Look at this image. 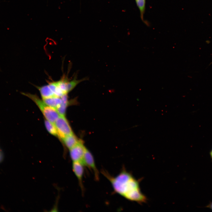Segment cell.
<instances>
[{"mask_svg":"<svg viewBox=\"0 0 212 212\" xmlns=\"http://www.w3.org/2000/svg\"><path fill=\"white\" fill-rule=\"evenodd\" d=\"M101 173L110 182L114 191L128 200L140 204L146 203V196L141 191L139 180L123 167L116 176L102 169Z\"/></svg>","mask_w":212,"mask_h":212,"instance_id":"6da1fadb","label":"cell"},{"mask_svg":"<svg viewBox=\"0 0 212 212\" xmlns=\"http://www.w3.org/2000/svg\"><path fill=\"white\" fill-rule=\"evenodd\" d=\"M22 94L32 100L37 105L46 120L54 123L60 115L57 111L47 105L36 95L22 92Z\"/></svg>","mask_w":212,"mask_h":212,"instance_id":"7a4b0ae2","label":"cell"},{"mask_svg":"<svg viewBox=\"0 0 212 212\" xmlns=\"http://www.w3.org/2000/svg\"><path fill=\"white\" fill-rule=\"evenodd\" d=\"M54 124L57 131L58 137L61 140L73 133L68 121L64 116L60 115Z\"/></svg>","mask_w":212,"mask_h":212,"instance_id":"3957f363","label":"cell"},{"mask_svg":"<svg viewBox=\"0 0 212 212\" xmlns=\"http://www.w3.org/2000/svg\"><path fill=\"white\" fill-rule=\"evenodd\" d=\"M82 163L93 173L94 178L97 181L100 179L99 171L96 166L94 158L91 152L86 148L84 155Z\"/></svg>","mask_w":212,"mask_h":212,"instance_id":"277c9868","label":"cell"},{"mask_svg":"<svg viewBox=\"0 0 212 212\" xmlns=\"http://www.w3.org/2000/svg\"><path fill=\"white\" fill-rule=\"evenodd\" d=\"M86 149L83 141L81 140H80L76 145L70 149V156L72 162H80L82 163V160Z\"/></svg>","mask_w":212,"mask_h":212,"instance_id":"5b68a950","label":"cell"},{"mask_svg":"<svg viewBox=\"0 0 212 212\" xmlns=\"http://www.w3.org/2000/svg\"><path fill=\"white\" fill-rule=\"evenodd\" d=\"M84 166L83 164L81 162H72V170L78 179L79 184L83 193L84 191V188L82 180Z\"/></svg>","mask_w":212,"mask_h":212,"instance_id":"8992f818","label":"cell"},{"mask_svg":"<svg viewBox=\"0 0 212 212\" xmlns=\"http://www.w3.org/2000/svg\"><path fill=\"white\" fill-rule=\"evenodd\" d=\"M42 99L47 105L56 110L60 106L62 101L61 97L56 96Z\"/></svg>","mask_w":212,"mask_h":212,"instance_id":"52a82bcc","label":"cell"},{"mask_svg":"<svg viewBox=\"0 0 212 212\" xmlns=\"http://www.w3.org/2000/svg\"><path fill=\"white\" fill-rule=\"evenodd\" d=\"M61 140L65 146L69 149L76 145L80 140L73 133L65 137Z\"/></svg>","mask_w":212,"mask_h":212,"instance_id":"ba28073f","label":"cell"},{"mask_svg":"<svg viewBox=\"0 0 212 212\" xmlns=\"http://www.w3.org/2000/svg\"><path fill=\"white\" fill-rule=\"evenodd\" d=\"M67 95H64L61 97L62 100V102L57 110V112L60 115L65 116L66 109L68 104Z\"/></svg>","mask_w":212,"mask_h":212,"instance_id":"9c48e42d","label":"cell"},{"mask_svg":"<svg viewBox=\"0 0 212 212\" xmlns=\"http://www.w3.org/2000/svg\"><path fill=\"white\" fill-rule=\"evenodd\" d=\"M44 123L47 131L51 134L58 137L57 131L54 123L47 120H45Z\"/></svg>","mask_w":212,"mask_h":212,"instance_id":"30bf717a","label":"cell"},{"mask_svg":"<svg viewBox=\"0 0 212 212\" xmlns=\"http://www.w3.org/2000/svg\"><path fill=\"white\" fill-rule=\"evenodd\" d=\"M135 1L140 10L141 19L143 21L147 24L146 22L144 19V15L145 9L146 0H135Z\"/></svg>","mask_w":212,"mask_h":212,"instance_id":"8fae6325","label":"cell"},{"mask_svg":"<svg viewBox=\"0 0 212 212\" xmlns=\"http://www.w3.org/2000/svg\"><path fill=\"white\" fill-rule=\"evenodd\" d=\"M4 155L2 151L0 149V163L1 162L4 158Z\"/></svg>","mask_w":212,"mask_h":212,"instance_id":"7c38bea8","label":"cell"},{"mask_svg":"<svg viewBox=\"0 0 212 212\" xmlns=\"http://www.w3.org/2000/svg\"><path fill=\"white\" fill-rule=\"evenodd\" d=\"M206 207L209 208L212 210V202H211L209 203L207 205Z\"/></svg>","mask_w":212,"mask_h":212,"instance_id":"4fadbf2b","label":"cell"},{"mask_svg":"<svg viewBox=\"0 0 212 212\" xmlns=\"http://www.w3.org/2000/svg\"><path fill=\"white\" fill-rule=\"evenodd\" d=\"M210 155L212 161V149L210 152Z\"/></svg>","mask_w":212,"mask_h":212,"instance_id":"5bb4252c","label":"cell"}]
</instances>
